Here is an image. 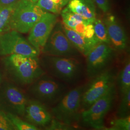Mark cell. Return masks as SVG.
I'll return each instance as SVG.
<instances>
[{
	"mask_svg": "<svg viewBox=\"0 0 130 130\" xmlns=\"http://www.w3.org/2000/svg\"><path fill=\"white\" fill-rule=\"evenodd\" d=\"M28 101L23 92L12 84H5L0 90V108L6 113L24 116Z\"/></svg>",
	"mask_w": 130,
	"mask_h": 130,
	"instance_id": "obj_11",
	"label": "cell"
},
{
	"mask_svg": "<svg viewBox=\"0 0 130 130\" xmlns=\"http://www.w3.org/2000/svg\"><path fill=\"white\" fill-rule=\"evenodd\" d=\"M6 70L19 84H32L44 74L38 57L13 54L4 59Z\"/></svg>",
	"mask_w": 130,
	"mask_h": 130,
	"instance_id": "obj_1",
	"label": "cell"
},
{
	"mask_svg": "<svg viewBox=\"0 0 130 130\" xmlns=\"http://www.w3.org/2000/svg\"><path fill=\"white\" fill-rule=\"evenodd\" d=\"M109 130H130V115L123 118H118L111 122V126L106 129Z\"/></svg>",
	"mask_w": 130,
	"mask_h": 130,
	"instance_id": "obj_23",
	"label": "cell"
},
{
	"mask_svg": "<svg viewBox=\"0 0 130 130\" xmlns=\"http://www.w3.org/2000/svg\"><path fill=\"white\" fill-rule=\"evenodd\" d=\"M118 85L120 93L123 95L130 90V61L128 58L118 77Z\"/></svg>",
	"mask_w": 130,
	"mask_h": 130,
	"instance_id": "obj_18",
	"label": "cell"
},
{
	"mask_svg": "<svg viewBox=\"0 0 130 130\" xmlns=\"http://www.w3.org/2000/svg\"><path fill=\"white\" fill-rule=\"evenodd\" d=\"M17 4L5 6L0 5V33L11 30L10 21Z\"/></svg>",
	"mask_w": 130,
	"mask_h": 130,
	"instance_id": "obj_19",
	"label": "cell"
},
{
	"mask_svg": "<svg viewBox=\"0 0 130 130\" xmlns=\"http://www.w3.org/2000/svg\"><path fill=\"white\" fill-rule=\"evenodd\" d=\"M115 75L112 70L107 69L93 78L91 83L85 88L82 97V111L88 108L101 98L115 84Z\"/></svg>",
	"mask_w": 130,
	"mask_h": 130,
	"instance_id": "obj_8",
	"label": "cell"
},
{
	"mask_svg": "<svg viewBox=\"0 0 130 130\" xmlns=\"http://www.w3.org/2000/svg\"><path fill=\"white\" fill-rule=\"evenodd\" d=\"M121 96V102L117 112L118 118H123L130 115V90Z\"/></svg>",
	"mask_w": 130,
	"mask_h": 130,
	"instance_id": "obj_22",
	"label": "cell"
},
{
	"mask_svg": "<svg viewBox=\"0 0 130 130\" xmlns=\"http://www.w3.org/2000/svg\"><path fill=\"white\" fill-rule=\"evenodd\" d=\"M30 92L36 100L43 104L54 106L68 91L59 80L43 75L33 83Z\"/></svg>",
	"mask_w": 130,
	"mask_h": 130,
	"instance_id": "obj_6",
	"label": "cell"
},
{
	"mask_svg": "<svg viewBox=\"0 0 130 130\" xmlns=\"http://www.w3.org/2000/svg\"><path fill=\"white\" fill-rule=\"evenodd\" d=\"M62 27L64 32L70 42L80 54L85 56L93 47L98 42L97 41L86 39L83 35L68 27L64 24H62Z\"/></svg>",
	"mask_w": 130,
	"mask_h": 130,
	"instance_id": "obj_16",
	"label": "cell"
},
{
	"mask_svg": "<svg viewBox=\"0 0 130 130\" xmlns=\"http://www.w3.org/2000/svg\"><path fill=\"white\" fill-rule=\"evenodd\" d=\"M45 11L30 0H19L10 21L11 30L20 33L29 32Z\"/></svg>",
	"mask_w": 130,
	"mask_h": 130,
	"instance_id": "obj_4",
	"label": "cell"
},
{
	"mask_svg": "<svg viewBox=\"0 0 130 130\" xmlns=\"http://www.w3.org/2000/svg\"><path fill=\"white\" fill-rule=\"evenodd\" d=\"M112 47L115 51L124 52L127 48L128 38L123 28L116 17L108 14L103 20Z\"/></svg>",
	"mask_w": 130,
	"mask_h": 130,
	"instance_id": "obj_13",
	"label": "cell"
},
{
	"mask_svg": "<svg viewBox=\"0 0 130 130\" xmlns=\"http://www.w3.org/2000/svg\"><path fill=\"white\" fill-rule=\"evenodd\" d=\"M93 25L94 35L98 41L106 43L111 46L107 28L103 20L96 19L93 22Z\"/></svg>",
	"mask_w": 130,
	"mask_h": 130,
	"instance_id": "obj_20",
	"label": "cell"
},
{
	"mask_svg": "<svg viewBox=\"0 0 130 130\" xmlns=\"http://www.w3.org/2000/svg\"><path fill=\"white\" fill-rule=\"evenodd\" d=\"M24 116L29 123L42 127L49 125L53 118L46 106L37 100H28Z\"/></svg>",
	"mask_w": 130,
	"mask_h": 130,
	"instance_id": "obj_14",
	"label": "cell"
},
{
	"mask_svg": "<svg viewBox=\"0 0 130 130\" xmlns=\"http://www.w3.org/2000/svg\"><path fill=\"white\" fill-rule=\"evenodd\" d=\"M85 86L80 85L68 91L52 108L53 118L74 126L80 119L82 97Z\"/></svg>",
	"mask_w": 130,
	"mask_h": 130,
	"instance_id": "obj_2",
	"label": "cell"
},
{
	"mask_svg": "<svg viewBox=\"0 0 130 130\" xmlns=\"http://www.w3.org/2000/svg\"><path fill=\"white\" fill-rule=\"evenodd\" d=\"M76 127L72 126L69 125L56 120L53 118L50 124L47 127L48 130H72Z\"/></svg>",
	"mask_w": 130,
	"mask_h": 130,
	"instance_id": "obj_25",
	"label": "cell"
},
{
	"mask_svg": "<svg viewBox=\"0 0 130 130\" xmlns=\"http://www.w3.org/2000/svg\"><path fill=\"white\" fill-rule=\"evenodd\" d=\"M116 93L114 84L88 108L83 110L80 118L84 123L96 130L105 129V118L113 105Z\"/></svg>",
	"mask_w": 130,
	"mask_h": 130,
	"instance_id": "obj_5",
	"label": "cell"
},
{
	"mask_svg": "<svg viewBox=\"0 0 130 130\" xmlns=\"http://www.w3.org/2000/svg\"><path fill=\"white\" fill-rule=\"evenodd\" d=\"M8 118L14 125L16 130H38L37 127L32 124L22 120L18 115L10 113H6Z\"/></svg>",
	"mask_w": 130,
	"mask_h": 130,
	"instance_id": "obj_21",
	"label": "cell"
},
{
	"mask_svg": "<svg viewBox=\"0 0 130 130\" xmlns=\"http://www.w3.org/2000/svg\"><path fill=\"white\" fill-rule=\"evenodd\" d=\"M98 7L104 13H107L110 9V4L109 0H93Z\"/></svg>",
	"mask_w": 130,
	"mask_h": 130,
	"instance_id": "obj_27",
	"label": "cell"
},
{
	"mask_svg": "<svg viewBox=\"0 0 130 130\" xmlns=\"http://www.w3.org/2000/svg\"><path fill=\"white\" fill-rule=\"evenodd\" d=\"M19 0H0L1 6H8L17 3Z\"/></svg>",
	"mask_w": 130,
	"mask_h": 130,
	"instance_id": "obj_28",
	"label": "cell"
},
{
	"mask_svg": "<svg viewBox=\"0 0 130 130\" xmlns=\"http://www.w3.org/2000/svg\"><path fill=\"white\" fill-rule=\"evenodd\" d=\"M30 1H31L33 3H36L37 2L38 0H30Z\"/></svg>",
	"mask_w": 130,
	"mask_h": 130,
	"instance_id": "obj_29",
	"label": "cell"
},
{
	"mask_svg": "<svg viewBox=\"0 0 130 130\" xmlns=\"http://www.w3.org/2000/svg\"><path fill=\"white\" fill-rule=\"evenodd\" d=\"M1 80H2V77H1V73H0V84L1 83Z\"/></svg>",
	"mask_w": 130,
	"mask_h": 130,
	"instance_id": "obj_30",
	"label": "cell"
},
{
	"mask_svg": "<svg viewBox=\"0 0 130 130\" xmlns=\"http://www.w3.org/2000/svg\"><path fill=\"white\" fill-rule=\"evenodd\" d=\"M115 50L110 45L98 42L86 57V71L89 79H93L107 69L115 56Z\"/></svg>",
	"mask_w": 130,
	"mask_h": 130,
	"instance_id": "obj_7",
	"label": "cell"
},
{
	"mask_svg": "<svg viewBox=\"0 0 130 130\" xmlns=\"http://www.w3.org/2000/svg\"><path fill=\"white\" fill-rule=\"evenodd\" d=\"M40 53L20 34L14 30L0 33V55L19 54L38 57Z\"/></svg>",
	"mask_w": 130,
	"mask_h": 130,
	"instance_id": "obj_9",
	"label": "cell"
},
{
	"mask_svg": "<svg viewBox=\"0 0 130 130\" xmlns=\"http://www.w3.org/2000/svg\"><path fill=\"white\" fill-rule=\"evenodd\" d=\"M57 21L56 15L45 12L29 31L28 41L39 52H42Z\"/></svg>",
	"mask_w": 130,
	"mask_h": 130,
	"instance_id": "obj_12",
	"label": "cell"
},
{
	"mask_svg": "<svg viewBox=\"0 0 130 130\" xmlns=\"http://www.w3.org/2000/svg\"><path fill=\"white\" fill-rule=\"evenodd\" d=\"M83 36L84 37L89 40L98 42L94 35L93 23L88 24L86 25Z\"/></svg>",
	"mask_w": 130,
	"mask_h": 130,
	"instance_id": "obj_26",
	"label": "cell"
},
{
	"mask_svg": "<svg viewBox=\"0 0 130 130\" xmlns=\"http://www.w3.org/2000/svg\"><path fill=\"white\" fill-rule=\"evenodd\" d=\"M42 52L46 56L78 57L80 54L64 32L62 24L56 23Z\"/></svg>",
	"mask_w": 130,
	"mask_h": 130,
	"instance_id": "obj_10",
	"label": "cell"
},
{
	"mask_svg": "<svg viewBox=\"0 0 130 130\" xmlns=\"http://www.w3.org/2000/svg\"><path fill=\"white\" fill-rule=\"evenodd\" d=\"M60 14L63 24L83 35L86 25L89 24L88 21L78 14L71 11L67 7L61 11Z\"/></svg>",
	"mask_w": 130,
	"mask_h": 130,
	"instance_id": "obj_17",
	"label": "cell"
},
{
	"mask_svg": "<svg viewBox=\"0 0 130 130\" xmlns=\"http://www.w3.org/2000/svg\"><path fill=\"white\" fill-rule=\"evenodd\" d=\"M45 56V67L55 78L70 83L77 80L80 76L83 67L77 57Z\"/></svg>",
	"mask_w": 130,
	"mask_h": 130,
	"instance_id": "obj_3",
	"label": "cell"
},
{
	"mask_svg": "<svg viewBox=\"0 0 130 130\" xmlns=\"http://www.w3.org/2000/svg\"><path fill=\"white\" fill-rule=\"evenodd\" d=\"M67 7L71 11L80 15L89 23H93L96 19L93 0H70Z\"/></svg>",
	"mask_w": 130,
	"mask_h": 130,
	"instance_id": "obj_15",
	"label": "cell"
},
{
	"mask_svg": "<svg viewBox=\"0 0 130 130\" xmlns=\"http://www.w3.org/2000/svg\"><path fill=\"white\" fill-rule=\"evenodd\" d=\"M16 130L6 113L0 110V130Z\"/></svg>",
	"mask_w": 130,
	"mask_h": 130,
	"instance_id": "obj_24",
	"label": "cell"
}]
</instances>
